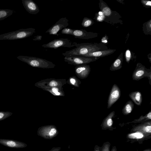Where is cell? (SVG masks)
<instances>
[{"instance_id": "cell-29", "label": "cell", "mask_w": 151, "mask_h": 151, "mask_svg": "<svg viewBox=\"0 0 151 151\" xmlns=\"http://www.w3.org/2000/svg\"><path fill=\"white\" fill-rule=\"evenodd\" d=\"M60 149V147L55 148H52V150L50 151H59Z\"/></svg>"}, {"instance_id": "cell-33", "label": "cell", "mask_w": 151, "mask_h": 151, "mask_svg": "<svg viewBox=\"0 0 151 151\" xmlns=\"http://www.w3.org/2000/svg\"><path fill=\"white\" fill-rule=\"evenodd\" d=\"M99 14L100 16H102L103 15V13L102 12H99Z\"/></svg>"}, {"instance_id": "cell-30", "label": "cell", "mask_w": 151, "mask_h": 151, "mask_svg": "<svg viewBox=\"0 0 151 151\" xmlns=\"http://www.w3.org/2000/svg\"><path fill=\"white\" fill-rule=\"evenodd\" d=\"M104 18V16L103 15L101 16H99V17L97 19L98 20L101 21Z\"/></svg>"}, {"instance_id": "cell-11", "label": "cell", "mask_w": 151, "mask_h": 151, "mask_svg": "<svg viewBox=\"0 0 151 151\" xmlns=\"http://www.w3.org/2000/svg\"><path fill=\"white\" fill-rule=\"evenodd\" d=\"M76 74L79 78L84 79L87 78L91 71V68L89 65L84 64L76 66L75 68Z\"/></svg>"}, {"instance_id": "cell-4", "label": "cell", "mask_w": 151, "mask_h": 151, "mask_svg": "<svg viewBox=\"0 0 151 151\" xmlns=\"http://www.w3.org/2000/svg\"><path fill=\"white\" fill-rule=\"evenodd\" d=\"M67 83L65 79L47 78L36 83L35 86L42 89L53 87H62Z\"/></svg>"}, {"instance_id": "cell-26", "label": "cell", "mask_w": 151, "mask_h": 151, "mask_svg": "<svg viewBox=\"0 0 151 151\" xmlns=\"http://www.w3.org/2000/svg\"><path fill=\"white\" fill-rule=\"evenodd\" d=\"M126 57L127 59V62H129L130 57V52L129 50H127L126 52Z\"/></svg>"}, {"instance_id": "cell-22", "label": "cell", "mask_w": 151, "mask_h": 151, "mask_svg": "<svg viewBox=\"0 0 151 151\" xmlns=\"http://www.w3.org/2000/svg\"><path fill=\"white\" fill-rule=\"evenodd\" d=\"M143 135L140 132H137L128 135V137L132 139H140L143 137Z\"/></svg>"}, {"instance_id": "cell-3", "label": "cell", "mask_w": 151, "mask_h": 151, "mask_svg": "<svg viewBox=\"0 0 151 151\" xmlns=\"http://www.w3.org/2000/svg\"><path fill=\"white\" fill-rule=\"evenodd\" d=\"M35 32L32 28L21 29L19 30L0 35V40H14L23 39L32 36Z\"/></svg>"}, {"instance_id": "cell-34", "label": "cell", "mask_w": 151, "mask_h": 151, "mask_svg": "<svg viewBox=\"0 0 151 151\" xmlns=\"http://www.w3.org/2000/svg\"><path fill=\"white\" fill-rule=\"evenodd\" d=\"M104 42L105 43H106L107 42V41L106 40H105L104 41Z\"/></svg>"}, {"instance_id": "cell-5", "label": "cell", "mask_w": 151, "mask_h": 151, "mask_svg": "<svg viewBox=\"0 0 151 151\" xmlns=\"http://www.w3.org/2000/svg\"><path fill=\"white\" fill-rule=\"evenodd\" d=\"M132 80L138 81L145 77L148 78L149 83L151 85V70L145 68L144 66L138 63L133 71L132 76Z\"/></svg>"}, {"instance_id": "cell-21", "label": "cell", "mask_w": 151, "mask_h": 151, "mask_svg": "<svg viewBox=\"0 0 151 151\" xmlns=\"http://www.w3.org/2000/svg\"><path fill=\"white\" fill-rule=\"evenodd\" d=\"M122 61L121 59H117L112 64L110 68L111 71H115L120 69L122 67Z\"/></svg>"}, {"instance_id": "cell-14", "label": "cell", "mask_w": 151, "mask_h": 151, "mask_svg": "<svg viewBox=\"0 0 151 151\" xmlns=\"http://www.w3.org/2000/svg\"><path fill=\"white\" fill-rule=\"evenodd\" d=\"M129 96L132 101L137 106L141 105L142 101V95L139 91L131 92L129 94Z\"/></svg>"}, {"instance_id": "cell-12", "label": "cell", "mask_w": 151, "mask_h": 151, "mask_svg": "<svg viewBox=\"0 0 151 151\" xmlns=\"http://www.w3.org/2000/svg\"><path fill=\"white\" fill-rule=\"evenodd\" d=\"M23 6L26 11L32 14H36L40 12L38 5L32 0H22Z\"/></svg>"}, {"instance_id": "cell-8", "label": "cell", "mask_w": 151, "mask_h": 151, "mask_svg": "<svg viewBox=\"0 0 151 151\" xmlns=\"http://www.w3.org/2000/svg\"><path fill=\"white\" fill-rule=\"evenodd\" d=\"M64 59V61L68 64L76 66L86 64L95 60L94 59L91 57L79 56L65 57Z\"/></svg>"}, {"instance_id": "cell-16", "label": "cell", "mask_w": 151, "mask_h": 151, "mask_svg": "<svg viewBox=\"0 0 151 151\" xmlns=\"http://www.w3.org/2000/svg\"><path fill=\"white\" fill-rule=\"evenodd\" d=\"M73 36L76 38L88 39L91 36V33L83 29H74Z\"/></svg>"}, {"instance_id": "cell-2", "label": "cell", "mask_w": 151, "mask_h": 151, "mask_svg": "<svg viewBox=\"0 0 151 151\" xmlns=\"http://www.w3.org/2000/svg\"><path fill=\"white\" fill-rule=\"evenodd\" d=\"M17 58L34 67L49 69L53 68L56 66L51 61L35 57L19 55L17 57Z\"/></svg>"}, {"instance_id": "cell-19", "label": "cell", "mask_w": 151, "mask_h": 151, "mask_svg": "<svg viewBox=\"0 0 151 151\" xmlns=\"http://www.w3.org/2000/svg\"><path fill=\"white\" fill-rule=\"evenodd\" d=\"M15 12L14 10L8 9H0V21L9 17Z\"/></svg>"}, {"instance_id": "cell-10", "label": "cell", "mask_w": 151, "mask_h": 151, "mask_svg": "<svg viewBox=\"0 0 151 151\" xmlns=\"http://www.w3.org/2000/svg\"><path fill=\"white\" fill-rule=\"evenodd\" d=\"M121 95V90L116 84H114L111 90L107 102V109L111 108L119 99Z\"/></svg>"}, {"instance_id": "cell-13", "label": "cell", "mask_w": 151, "mask_h": 151, "mask_svg": "<svg viewBox=\"0 0 151 151\" xmlns=\"http://www.w3.org/2000/svg\"><path fill=\"white\" fill-rule=\"evenodd\" d=\"M0 144L7 147L13 148H22L26 147L27 145L24 143L17 141L0 139Z\"/></svg>"}, {"instance_id": "cell-1", "label": "cell", "mask_w": 151, "mask_h": 151, "mask_svg": "<svg viewBox=\"0 0 151 151\" xmlns=\"http://www.w3.org/2000/svg\"><path fill=\"white\" fill-rule=\"evenodd\" d=\"M76 47L69 51L63 53L62 55L65 57L76 56L83 55L95 52L94 45L89 43H77L73 42Z\"/></svg>"}, {"instance_id": "cell-28", "label": "cell", "mask_w": 151, "mask_h": 151, "mask_svg": "<svg viewBox=\"0 0 151 151\" xmlns=\"http://www.w3.org/2000/svg\"><path fill=\"white\" fill-rule=\"evenodd\" d=\"M42 36L40 35H37L35 37V38L33 39L34 41H40L41 40Z\"/></svg>"}, {"instance_id": "cell-20", "label": "cell", "mask_w": 151, "mask_h": 151, "mask_svg": "<svg viewBox=\"0 0 151 151\" xmlns=\"http://www.w3.org/2000/svg\"><path fill=\"white\" fill-rule=\"evenodd\" d=\"M67 83L76 87H79L81 84V81L75 76L69 77L66 81Z\"/></svg>"}, {"instance_id": "cell-15", "label": "cell", "mask_w": 151, "mask_h": 151, "mask_svg": "<svg viewBox=\"0 0 151 151\" xmlns=\"http://www.w3.org/2000/svg\"><path fill=\"white\" fill-rule=\"evenodd\" d=\"M42 89L43 90L50 92L54 96H65V93L63 90V87H53L44 88Z\"/></svg>"}, {"instance_id": "cell-18", "label": "cell", "mask_w": 151, "mask_h": 151, "mask_svg": "<svg viewBox=\"0 0 151 151\" xmlns=\"http://www.w3.org/2000/svg\"><path fill=\"white\" fill-rule=\"evenodd\" d=\"M111 50H107L104 51H99L94 52L92 53H88L86 54L76 56L83 57L87 58H91L92 57H100L106 55L111 53Z\"/></svg>"}, {"instance_id": "cell-7", "label": "cell", "mask_w": 151, "mask_h": 151, "mask_svg": "<svg viewBox=\"0 0 151 151\" xmlns=\"http://www.w3.org/2000/svg\"><path fill=\"white\" fill-rule=\"evenodd\" d=\"M58 132L55 126L50 125L40 127L38 129V134L45 138L50 139L55 137Z\"/></svg>"}, {"instance_id": "cell-23", "label": "cell", "mask_w": 151, "mask_h": 151, "mask_svg": "<svg viewBox=\"0 0 151 151\" xmlns=\"http://www.w3.org/2000/svg\"><path fill=\"white\" fill-rule=\"evenodd\" d=\"M92 23V20L87 17H84L81 23V25L84 27H87L90 26Z\"/></svg>"}, {"instance_id": "cell-24", "label": "cell", "mask_w": 151, "mask_h": 151, "mask_svg": "<svg viewBox=\"0 0 151 151\" xmlns=\"http://www.w3.org/2000/svg\"><path fill=\"white\" fill-rule=\"evenodd\" d=\"M74 29L69 28L66 27L62 30L61 33L63 34L69 35L73 36V32Z\"/></svg>"}, {"instance_id": "cell-9", "label": "cell", "mask_w": 151, "mask_h": 151, "mask_svg": "<svg viewBox=\"0 0 151 151\" xmlns=\"http://www.w3.org/2000/svg\"><path fill=\"white\" fill-rule=\"evenodd\" d=\"M68 20L66 17L60 18L45 33L50 35H58L57 33L60 30L66 27L69 24Z\"/></svg>"}, {"instance_id": "cell-6", "label": "cell", "mask_w": 151, "mask_h": 151, "mask_svg": "<svg viewBox=\"0 0 151 151\" xmlns=\"http://www.w3.org/2000/svg\"><path fill=\"white\" fill-rule=\"evenodd\" d=\"M75 46L73 42L66 38L55 39L50 42L42 45V46L45 48L57 49L60 47H71Z\"/></svg>"}, {"instance_id": "cell-25", "label": "cell", "mask_w": 151, "mask_h": 151, "mask_svg": "<svg viewBox=\"0 0 151 151\" xmlns=\"http://www.w3.org/2000/svg\"><path fill=\"white\" fill-rule=\"evenodd\" d=\"M104 14L106 16H108L111 14V11L110 9L108 7H104L102 10Z\"/></svg>"}, {"instance_id": "cell-31", "label": "cell", "mask_w": 151, "mask_h": 151, "mask_svg": "<svg viewBox=\"0 0 151 151\" xmlns=\"http://www.w3.org/2000/svg\"><path fill=\"white\" fill-rule=\"evenodd\" d=\"M151 2L150 1H147V3H146V5L150 6L151 4Z\"/></svg>"}, {"instance_id": "cell-17", "label": "cell", "mask_w": 151, "mask_h": 151, "mask_svg": "<svg viewBox=\"0 0 151 151\" xmlns=\"http://www.w3.org/2000/svg\"><path fill=\"white\" fill-rule=\"evenodd\" d=\"M134 106L133 102L131 100L128 101L126 103L122 109V113L125 115L129 114L132 111Z\"/></svg>"}, {"instance_id": "cell-32", "label": "cell", "mask_w": 151, "mask_h": 151, "mask_svg": "<svg viewBox=\"0 0 151 151\" xmlns=\"http://www.w3.org/2000/svg\"><path fill=\"white\" fill-rule=\"evenodd\" d=\"M4 116V114L2 113H0V119H2Z\"/></svg>"}, {"instance_id": "cell-27", "label": "cell", "mask_w": 151, "mask_h": 151, "mask_svg": "<svg viewBox=\"0 0 151 151\" xmlns=\"http://www.w3.org/2000/svg\"><path fill=\"white\" fill-rule=\"evenodd\" d=\"M145 130L148 133H151V126L150 125H147L144 128Z\"/></svg>"}]
</instances>
